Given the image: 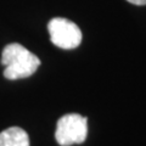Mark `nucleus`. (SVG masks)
Returning <instances> with one entry per match:
<instances>
[{
  "label": "nucleus",
  "instance_id": "nucleus-3",
  "mask_svg": "<svg viewBox=\"0 0 146 146\" xmlns=\"http://www.w3.org/2000/svg\"><path fill=\"white\" fill-rule=\"evenodd\" d=\"M48 31L51 43L65 50L79 46L83 38L79 27L74 22L62 17L51 18L48 23Z\"/></svg>",
  "mask_w": 146,
  "mask_h": 146
},
{
  "label": "nucleus",
  "instance_id": "nucleus-5",
  "mask_svg": "<svg viewBox=\"0 0 146 146\" xmlns=\"http://www.w3.org/2000/svg\"><path fill=\"white\" fill-rule=\"evenodd\" d=\"M130 4H134V5H146V0H127Z\"/></svg>",
  "mask_w": 146,
  "mask_h": 146
},
{
  "label": "nucleus",
  "instance_id": "nucleus-4",
  "mask_svg": "<svg viewBox=\"0 0 146 146\" xmlns=\"http://www.w3.org/2000/svg\"><path fill=\"white\" fill-rule=\"evenodd\" d=\"M0 146H29L28 134L20 127H10L0 133Z\"/></svg>",
  "mask_w": 146,
  "mask_h": 146
},
{
  "label": "nucleus",
  "instance_id": "nucleus-1",
  "mask_svg": "<svg viewBox=\"0 0 146 146\" xmlns=\"http://www.w3.org/2000/svg\"><path fill=\"white\" fill-rule=\"evenodd\" d=\"M1 65L5 66L4 77L9 80H16L34 74L40 66V60L23 45L12 43L3 49Z\"/></svg>",
  "mask_w": 146,
  "mask_h": 146
},
{
  "label": "nucleus",
  "instance_id": "nucleus-2",
  "mask_svg": "<svg viewBox=\"0 0 146 146\" xmlns=\"http://www.w3.org/2000/svg\"><path fill=\"white\" fill-rule=\"evenodd\" d=\"M88 135V119L78 113L62 116L57 121L55 139L61 146L83 144Z\"/></svg>",
  "mask_w": 146,
  "mask_h": 146
}]
</instances>
